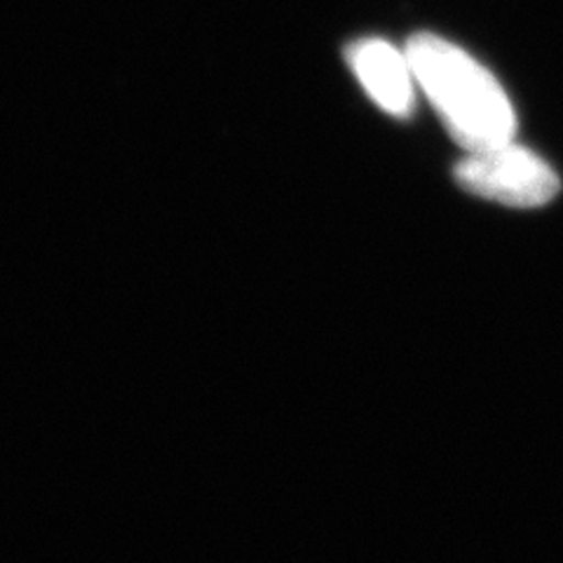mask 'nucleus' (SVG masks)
I'll return each instance as SVG.
<instances>
[{
  "label": "nucleus",
  "instance_id": "nucleus-2",
  "mask_svg": "<svg viewBox=\"0 0 563 563\" xmlns=\"http://www.w3.org/2000/svg\"><path fill=\"white\" fill-rule=\"evenodd\" d=\"M455 181L472 196L519 209L548 205L561 188L556 172L515 141L467 153L455 165Z\"/></svg>",
  "mask_w": 563,
  "mask_h": 563
},
{
  "label": "nucleus",
  "instance_id": "nucleus-3",
  "mask_svg": "<svg viewBox=\"0 0 563 563\" xmlns=\"http://www.w3.org/2000/svg\"><path fill=\"white\" fill-rule=\"evenodd\" d=\"M345 59L366 95L383 111L397 118H407L411 113L416 78L407 52H399L380 38H366L352 43L345 49Z\"/></svg>",
  "mask_w": 563,
  "mask_h": 563
},
{
  "label": "nucleus",
  "instance_id": "nucleus-1",
  "mask_svg": "<svg viewBox=\"0 0 563 563\" xmlns=\"http://www.w3.org/2000/svg\"><path fill=\"white\" fill-rule=\"evenodd\" d=\"M407 57L420 90L467 153L515 141L517 115L509 97L467 52L434 33H416Z\"/></svg>",
  "mask_w": 563,
  "mask_h": 563
}]
</instances>
